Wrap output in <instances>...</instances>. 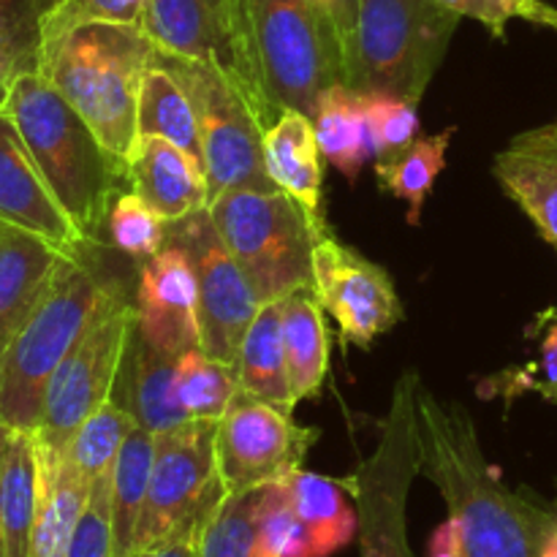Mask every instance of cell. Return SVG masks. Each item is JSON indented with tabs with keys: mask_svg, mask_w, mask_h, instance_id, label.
<instances>
[{
	"mask_svg": "<svg viewBox=\"0 0 557 557\" xmlns=\"http://www.w3.org/2000/svg\"><path fill=\"white\" fill-rule=\"evenodd\" d=\"M417 433L422 476L438 487L466 557H542L553 504L506 487L487 462L476 422L462 403H444L419 384Z\"/></svg>",
	"mask_w": 557,
	"mask_h": 557,
	"instance_id": "6da1fadb",
	"label": "cell"
},
{
	"mask_svg": "<svg viewBox=\"0 0 557 557\" xmlns=\"http://www.w3.org/2000/svg\"><path fill=\"white\" fill-rule=\"evenodd\" d=\"M239 85L270 128L286 109L310 117L321 92L348 85L341 36L321 0H226Z\"/></svg>",
	"mask_w": 557,
	"mask_h": 557,
	"instance_id": "7a4b0ae2",
	"label": "cell"
},
{
	"mask_svg": "<svg viewBox=\"0 0 557 557\" xmlns=\"http://www.w3.org/2000/svg\"><path fill=\"white\" fill-rule=\"evenodd\" d=\"M156 52L145 27L65 22L54 11L38 74L58 87L125 166L139 141V92Z\"/></svg>",
	"mask_w": 557,
	"mask_h": 557,
	"instance_id": "3957f363",
	"label": "cell"
},
{
	"mask_svg": "<svg viewBox=\"0 0 557 557\" xmlns=\"http://www.w3.org/2000/svg\"><path fill=\"white\" fill-rule=\"evenodd\" d=\"M3 109L71 223L87 243H103L109 210L128 190L123 163L47 76L25 74L11 82Z\"/></svg>",
	"mask_w": 557,
	"mask_h": 557,
	"instance_id": "277c9868",
	"label": "cell"
},
{
	"mask_svg": "<svg viewBox=\"0 0 557 557\" xmlns=\"http://www.w3.org/2000/svg\"><path fill=\"white\" fill-rule=\"evenodd\" d=\"M120 283L123 277L103 259V243L60 261L41 302L0 359V422L36 433L49 381Z\"/></svg>",
	"mask_w": 557,
	"mask_h": 557,
	"instance_id": "5b68a950",
	"label": "cell"
},
{
	"mask_svg": "<svg viewBox=\"0 0 557 557\" xmlns=\"http://www.w3.org/2000/svg\"><path fill=\"white\" fill-rule=\"evenodd\" d=\"M207 210L261 305L313 288L315 245L332 232L326 218L283 188H234L212 196Z\"/></svg>",
	"mask_w": 557,
	"mask_h": 557,
	"instance_id": "8992f818",
	"label": "cell"
},
{
	"mask_svg": "<svg viewBox=\"0 0 557 557\" xmlns=\"http://www.w3.org/2000/svg\"><path fill=\"white\" fill-rule=\"evenodd\" d=\"M460 16L438 0H359L351 87L417 103L444 63Z\"/></svg>",
	"mask_w": 557,
	"mask_h": 557,
	"instance_id": "52a82bcc",
	"label": "cell"
},
{
	"mask_svg": "<svg viewBox=\"0 0 557 557\" xmlns=\"http://www.w3.org/2000/svg\"><path fill=\"white\" fill-rule=\"evenodd\" d=\"M422 379L406 370L392 389L375 451L343 479L357 504L359 557H413L408 544V495L422 473L417 433V392Z\"/></svg>",
	"mask_w": 557,
	"mask_h": 557,
	"instance_id": "ba28073f",
	"label": "cell"
},
{
	"mask_svg": "<svg viewBox=\"0 0 557 557\" xmlns=\"http://www.w3.org/2000/svg\"><path fill=\"white\" fill-rule=\"evenodd\" d=\"M156 63L172 71L188 92L199 123L210 199L234 188L275 190L277 185L264 161L267 128L243 87L210 63L169 58L161 52H156Z\"/></svg>",
	"mask_w": 557,
	"mask_h": 557,
	"instance_id": "9c48e42d",
	"label": "cell"
},
{
	"mask_svg": "<svg viewBox=\"0 0 557 557\" xmlns=\"http://www.w3.org/2000/svg\"><path fill=\"white\" fill-rule=\"evenodd\" d=\"M215 428L218 422L210 419H190L156 435L134 553L201 531L221 504L226 487L218 476Z\"/></svg>",
	"mask_w": 557,
	"mask_h": 557,
	"instance_id": "30bf717a",
	"label": "cell"
},
{
	"mask_svg": "<svg viewBox=\"0 0 557 557\" xmlns=\"http://www.w3.org/2000/svg\"><path fill=\"white\" fill-rule=\"evenodd\" d=\"M136 330V302L125 281L103 299L98 313L65 354L44 400L36 438L52 449H65L79 424L112 400L131 335Z\"/></svg>",
	"mask_w": 557,
	"mask_h": 557,
	"instance_id": "8fae6325",
	"label": "cell"
},
{
	"mask_svg": "<svg viewBox=\"0 0 557 557\" xmlns=\"http://www.w3.org/2000/svg\"><path fill=\"white\" fill-rule=\"evenodd\" d=\"M315 441V428H302L294 413L237 389L215 428L218 476L226 493L286 482L305 466Z\"/></svg>",
	"mask_w": 557,
	"mask_h": 557,
	"instance_id": "7c38bea8",
	"label": "cell"
},
{
	"mask_svg": "<svg viewBox=\"0 0 557 557\" xmlns=\"http://www.w3.org/2000/svg\"><path fill=\"white\" fill-rule=\"evenodd\" d=\"M169 243L188 250L199 283V348L237 370V354L250 321L261 310L253 286L223 245L210 210L169 223Z\"/></svg>",
	"mask_w": 557,
	"mask_h": 557,
	"instance_id": "4fadbf2b",
	"label": "cell"
},
{
	"mask_svg": "<svg viewBox=\"0 0 557 557\" xmlns=\"http://www.w3.org/2000/svg\"><path fill=\"white\" fill-rule=\"evenodd\" d=\"M313 294L337 321L346 346L370 348L403 321L400 294L389 272L332 232L315 245Z\"/></svg>",
	"mask_w": 557,
	"mask_h": 557,
	"instance_id": "5bb4252c",
	"label": "cell"
},
{
	"mask_svg": "<svg viewBox=\"0 0 557 557\" xmlns=\"http://www.w3.org/2000/svg\"><path fill=\"white\" fill-rule=\"evenodd\" d=\"M136 326L139 335L169 357L199 348V283L183 245L169 243L139 264L136 283Z\"/></svg>",
	"mask_w": 557,
	"mask_h": 557,
	"instance_id": "9a60e30c",
	"label": "cell"
},
{
	"mask_svg": "<svg viewBox=\"0 0 557 557\" xmlns=\"http://www.w3.org/2000/svg\"><path fill=\"white\" fill-rule=\"evenodd\" d=\"M0 221L14 223L47 239L65 256L79 253L90 245L54 199L20 128L3 107H0Z\"/></svg>",
	"mask_w": 557,
	"mask_h": 557,
	"instance_id": "2e32d148",
	"label": "cell"
},
{
	"mask_svg": "<svg viewBox=\"0 0 557 557\" xmlns=\"http://www.w3.org/2000/svg\"><path fill=\"white\" fill-rule=\"evenodd\" d=\"M145 30L161 54L218 65L239 85L226 0H147Z\"/></svg>",
	"mask_w": 557,
	"mask_h": 557,
	"instance_id": "e0dca14e",
	"label": "cell"
},
{
	"mask_svg": "<svg viewBox=\"0 0 557 557\" xmlns=\"http://www.w3.org/2000/svg\"><path fill=\"white\" fill-rule=\"evenodd\" d=\"M493 177L557 253V117L517 134L495 156Z\"/></svg>",
	"mask_w": 557,
	"mask_h": 557,
	"instance_id": "ac0fdd59",
	"label": "cell"
},
{
	"mask_svg": "<svg viewBox=\"0 0 557 557\" xmlns=\"http://www.w3.org/2000/svg\"><path fill=\"white\" fill-rule=\"evenodd\" d=\"M125 177L128 190H136L166 223L210 207L205 166L161 136H139L125 163Z\"/></svg>",
	"mask_w": 557,
	"mask_h": 557,
	"instance_id": "d6986e66",
	"label": "cell"
},
{
	"mask_svg": "<svg viewBox=\"0 0 557 557\" xmlns=\"http://www.w3.org/2000/svg\"><path fill=\"white\" fill-rule=\"evenodd\" d=\"M63 259V250L47 239L14 223H0V359L41 302Z\"/></svg>",
	"mask_w": 557,
	"mask_h": 557,
	"instance_id": "ffe728a7",
	"label": "cell"
},
{
	"mask_svg": "<svg viewBox=\"0 0 557 557\" xmlns=\"http://www.w3.org/2000/svg\"><path fill=\"white\" fill-rule=\"evenodd\" d=\"M177 359L180 357H169V354L152 348L136 326L128 351H125L123 368H120L117 384H114L112 403L125 408L134 417V422L152 435L190 422L180 408L177 392H174Z\"/></svg>",
	"mask_w": 557,
	"mask_h": 557,
	"instance_id": "44dd1931",
	"label": "cell"
},
{
	"mask_svg": "<svg viewBox=\"0 0 557 557\" xmlns=\"http://www.w3.org/2000/svg\"><path fill=\"white\" fill-rule=\"evenodd\" d=\"M36 435V433H33ZM38 500L30 557H65L92 482L71 462L65 449H52L36 438Z\"/></svg>",
	"mask_w": 557,
	"mask_h": 557,
	"instance_id": "7402d4cb",
	"label": "cell"
},
{
	"mask_svg": "<svg viewBox=\"0 0 557 557\" xmlns=\"http://www.w3.org/2000/svg\"><path fill=\"white\" fill-rule=\"evenodd\" d=\"M264 161L267 172L275 180L277 188L292 194L313 215L324 218V207H321L324 166H321L313 120L308 114L286 109L264 131Z\"/></svg>",
	"mask_w": 557,
	"mask_h": 557,
	"instance_id": "603a6c76",
	"label": "cell"
},
{
	"mask_svg": "<svg viewBox=\"0 0 557 557\" xmlns=\"http://www.w3.org/2000/svg\"><path fill=\"white\" fill-rule=\"evenodd\" d=\"M283 346L294 400H315L330 373V330L313 288H299L281 299Z\"/></svg>",
	"mask_w": 557,
	"mask_h": 557,
	"instance_id": "cb8c5ba5",
	"label": "cell"
},
{
	"mask_svg": "<svg viewBox=\"0 0 557 557\" xmlns=\"http://www.w3.org/2000/svg\"><path fill=\"white\" fill-rule=\"evenodd\" d=\"M310 120L321 156L354 183L368 158H375L373 128L362 92L351 85H332L321 92Z\"/></svg>",
	"mask_w": 557,
	"mask_h": 557,
	"instance_id": "d4e9b609",
	"label": "cell"
},
{
	"mask_svg": "<svg viewBox=\"0 0 557 557\" xmlns=\"http://www.w3.org/2000/svg\"><path fill=\"white\" fill-rule=\"evenodd\" d=\"M292 506L310 539L313 557H332L341 553L359 533L357 504L348 500L346 482L319 476L305 468L286 479Z\"/></svg>",
	"mask_w": 557,
	"mask_h": 557,
	"instance_id": "484cf974",
	"label": "cell"
},
{
	"mask_svg": "<svg viewBox=\"0 0 557 557\" xmlns=\"http://www.w3.org/2000/svg\"><path fill=\"white\" fill-rule=\"evenodd\" d=\"M237 384L239 389L281 411L294 413L297 408L283 346L281 302L261 305L256 319L250 321L237 354Z\"/></svg>",
	"mask_w": 557,
	"mask_h": 557,
	"instance_id": "4316f807",
	"label": "cell"
},
{
	"mask_svg": "<svg viewBox=\"0 0 557 557\" xmlns=\"http://www.w3.org/2000/svg\"><path fill=\"white\" fill-rule=\"evenodd\" d=\"M38 500L36 435L11 430L0 468V533L5 557H30Z\"/></svg>",
	"mask_w": 557,
	"mask_h": 557,
	"instance_id": "83f0119b",
	"label": "cell"
},
{
	"mask_svg": "<svg viewBox=\"0 0 557 557\" xmlns=\"http://www.w3.org/2000/svg\"><path fill=\"white\" fill-rule=\"evenodd\" d=\"M139 136H161L172 141L180 150L194 156L205 166L199 139V123L190 107L188 92L177 82L172 71L163 69L152 60L150 71L145 74L139 92Z\"/></svg>",
	"mask_w": 557,
	"mask_h": 557,
	"instance_id": "f1b7e54d",
	"label": "cell"
},
{
	"mask_svg": "<svg viewBox=\"0 0 557 557\" xmlns=\"http://www.w3.org/2000/svg\"><path fill=\"white\" fill-rule=\"evenodd\" d=\"M156 435L136 428L120 449L112 468V533L114 557H134L136 531H139L141 509L147 498Z\"/></svg>",
	"mask_w": 557,
	"mask_h": 557,
	"instance_id": "f546056e",
	"label": "cell"
},
{
	"mask_svg": "<svg viewBox=\"0 0 557 557\" xmlns=\"http://www.w3.org/2000/svg\"><path fill=\"white\" fill-rule=\"evenodd\" d=\"M457 134L455 125L438 131L433 136H419L397 161L375 163V180L379 188L397 196L408 205V223L419 226L424 210V199L433 190L435 180L446 169V152H449L451 136Z\"/></svg>",
	"mask_w": 557,
	"mask_h": 557,
	"instance_id": "4dcf8cb0",
	"label": "cell"
},
{
	"mask_svg": "<svg viewBox=\"0 0 557 557\" xmlns=\"http://www.w3.org/2000/svg\"><path fill=\"white\" fill-rule=\"evenodd\" d=\"M65 0H0V85L41 69L49 20Z\"/></svg>",
	"mask_w": 557,
	"mask_h": 557,
	"instance_id": "1f68e13d",
	"label": "cell"
},
{
	"mask_svg": "<svg viewBox=\"0 0 557 557\" xmlns=\"http://www.w3.org/2000/svg\"><path fill=\"white\" fill-rule=\"evenodd\" d=\"M237 389V370L210 357L201 348H190L177 359L174 392H177V403L188 419L218 422Z\"/></svg>",
	"mask_w": 557,
	"mask_h": 557,
	"instance_id": "d6a6232c",
	"label": "cell"
},
{
	"mask_svg": "<svg viewBox=\"0 0 557 557\" xmlns=\"http://www.w3.org/2000/svg\"><path fill=\"white\" fill-rule=\"evenodd\" d=\"M261 487L226 493L199 533V557H264L259 539Z\"/></svg>",
	"mask_w": 557,
	"mask_h": 557,
	"instance_id": "836d02e7",
	"label": "cell"
},
{
	"mask_svg": "<svg viewBox=\"0 0 557 557\" xmlns=\"http://www.w3.org/2000/svg\"><path fill=\"white\" fill-rule=\"evenodd\" d=\"M136 428L139 424L134 422V417L117 403L109 400L79 424L74 438L65 446V455L79 468L87 482H96V479L112 473L120 449Z\"/></svg>",
	"mask_w": 557,
	"mask_h": 557,
	"instance_id": "e575fe53",
	"label": "cell"
},
{
	"mask_svg": "<svg viewBox=\"0 0 557 557\" xmlns=\"http://www.w3.org/2000/svg\"><path fill=\"white\" fill-rule=\"evenodd\" d=\"M169 223L136 190H123L109 210L107 237L114 250L145 264L166 245Z\"/></svg>",
	"mask_w": 557,
	"mask_h": 557,
	"instance_id": "d590c367",
	"label": "cell"
},
{
	"mask_svg": "<svg viewBox=\"0 0 557 557\" xmlns=\"http://www.w3.org/2000/svg\"><path fill=\"white\" fill-rule=\"evenodd\" d=\"M259 539L264 557H313L308 531L294 511L286 482L261 487Z\"/></svg>",
	"mask_w": 557,
	"mask_h": 557,
	"instance_id": "8d00e7d4",
	"label": "cell"
},
{
	"mask_svg": "<svg viewBox=\"0 0 557 557\" xmlns=\"http://www.w3.org/2000/svg\"><path fill=\"white\" fill-rule=\"evenodd\" d=\"M373 128L375 163H392L419 139L417 103L392 92H362Z\"/></svg>",
	"mask_w": 557,
	"mask_h": 557,
	"instance_id": "74e56055",
	"label": "cell"
},
{
	"mask_svg": "<svg viewBox=\"0 0 557 557\" xmlns=\"http://www.w3.org/2000/svg\"><path fill=\"white\" fill-rule=\"evenodd\" d=\"M438 3L455 11L460 20L462 16L476 20L498 41L506 38V27L511 20L533 22V25L557 30V5L544 3V0H438Z\"/></svg>",
	"mask_w": 557,
	"mask_h": 557,
	"instance_id": "f35d334b",
	"label": "cell"
},
{
	"mask_svg": "<svg viewBox=\"0 0 557 557\" xmlns=\"http://www.w3.org/2000/svg\"><path fill=\"white\" fill-rule=\"evenodd\" d=\"M65 557H114L112 473L96 479Z\"/></svg>",
	"mask_w": 557,
	"mask_h": 557,
	"instance_id": "ab89813d",
	"label": "cell"
},
{
	"mask_svg": "<svg viewBox=\"0 0 557 557\" xmlns=\"http://www.w3.org/2000/svg\"><path fill=\"white\" fill-rule=\"evenodd\" d=\"M147 0H65L58 16L65 22H117L145 27Z\"/></svg>",
	"mask_w": 557,
	"mask_h": 557,
	"instance_id": "60d3db41",
	"label": "cell"
},
{
	"mask_svg": "<svg viewBox=\"0 0 557 557\" xmlns=\"http://www.w3.org/2000/svg\"><path fill=\"white\" fill-rule=\"evenodd\" d=\"M542 362H539V370H542L544 379H536L531 375V370H511V373H504L495 379V392H506V395H517V392H525L528 384L533 381H542V384H557V313H553V321H544V337H542Z\"/></svg>",
	"mask_w": 557,
	"mask_h": 557,
	"instance_id": "b9f144b4",
	"label": "cell"
},
{
	"mask_svg": "<svg viewBox=\"0 0 557 557\" xmlns=\"http://www.w3.org/2000/svg\"><path fill=\"white\" fill-rule=\"evenodd\" d=\"M330 11L332 22L341 36L343 54H346L348 65V85H351L354 74V54H357V14H359V0H321Z\"/></svg>",
	"mask_w": 557,
	"mask_h": 557,
	"instance_id": "7bdbcfd3",
	"label": "cell"
},
{
	"mask_svg": "<svg viewBox=\"0 0 557 557\" xmlns=\"http://www.w3.org/2000/svg\"><path fill=\"white\" fill-rule=\"evenodd\" d=\"M199 533H185V536L172 539V542H163L158 547L139 549L134 557H199Z\"/></svg>",
	"mask_w": 557,
	"mask_h": 557,
	"instance_id": "ee69618b",
	"label": "cell"
},
{
	"mask_svg": "<svg viewBox=\"0 0 557 557\" xmlns=\"http://www.w3.org/2000/svg\"><path fill=\"white\" fill-rule=\"evenodd\" d=\"M430 557H466L455 520H446L444 525L435 528V533L430 536Z\"/></svg>",
	"mask_w": 557,
	"mask_h": 557,
	"instance_id": "f6af8a7d",
	"label": "cell"
},
{
	"mask_svg": "<svg viewBox=\"0 0 557 557\" xmlns=\"http://www.w3.org/2000/svg\"><path fill=\"white\" fill-rule=\"evenodd\" d=\"M553 504V525H549L547 539L542 544V557H557V500H549Z\"/></svg>",
	"mask_w": 557,
	"mask_h": 557,
	"instance_id": "bcb514c9",
	"label": "cell"
},
{
	"mask_svg": "<svg viewBox=\"0 0 557 557\" xmlns=\"http://www.w3.org/2000/svg\"><path fill=\"white\" fill-rule=\"evenodd\" d=\"M525 392H539L544 400L555 403L557 406V384H542V381H533V384H528Z\"/></svg>",
	"mask_w": 557,
	"mask_h": 557,
	"instance_id": "7dc6e473",
	"label": "cell"
},
{
	"mask_svg": "<svg viewBox=\"0 0 557 557\" xmlns=\"http://www.w3.org/2000/svg\"><path fill=\"white\" fill-rule=\"evenodd\" d=\"M9 435H11V428H9V424L0 422V468H3V457H5V446H9ZM0 557H5L3 533H0Z\"/></svg>",
	"mask_w": 557,
	"mask_h": 557,
	"instance_id": "c3c4849f",
	"label": "cell"
},
{
	"mask_svg": "<svg viewBox=\"0 0 557 557\" xmlns=\"http://www.w3.org/2000/svg\"><path fill=\"white\" fill-rule=\"evenodd\" d=\"M5 90H9V87L0 85V107H3V103H5Z\"/></svg>",
	"mask_w": 557,
	"mask_h": 557,
	"instance_id": "681fc988",
	"label": "cell"
},
{
	"mask_svg": "<svg viewBox=\"0 0 557 557\" xmlns=\"http://www.w3.org/2000/svg\"><path fill=\"white\" fill-rule=\"evenodd\" d=\"M555 500H557V479H555Z\"/></svg>",
	"mask_w": 557,
	"mask_h": 557,
	"instance_id": "f907efd6",
	"label": "cell"
}]
</instances>
